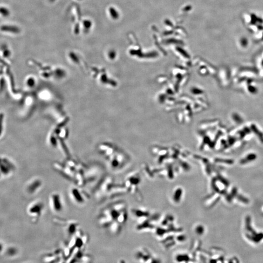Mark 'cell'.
Here are the masks:
<instances>
[{"instance_id":"6da1fadb","label":"cell","mask_w":263,"mask_h":263,"mask_svg":"<svg viewBox=\"0 0 263 263\" xmlns=\"http://www.w3.org/2000/svg\"><path fill=\"white\" fill-rule=\"evenodd\" d=\"M123 203H116L104 208L98 217V222L101 227L108 228L112 233L119 231L120 224L126 221L127 215Z\"/></svg>"},{"instance_id":"7a4b0ae2","label":"cell","mask_w":263,"mask_h":263,"mask_svg":"<svg viewBox=\"0 0 263 263\" xmlns=\"http://www.w3.org/2000/svg\"><path fill=\"white\" fill-rule=\"evenodd\" d=\"M49 206L51 211L54 214H59L64 209L62 197L57 192H53L49 197Z\"/></svg>"},{"instance_id":"3957f363","label":"cell","mask_w":263,"mask_h":263,"mask_svg":"<svg viewBox=\"0 0 263 263\" xmlns=\"http://www.w3.org/2000/svg\"><path fill=\"white\" fill-rule=\"evenodd\" d=\"M69 195L72 201L78 205H84L88 200L87 195L77 187H71L69 191Z\"/></svg>"},{"instance_id":"277c9868","label":"cell","mask_w":263,"mask_h":263,"mask_svg":"<svg viewBox=\"0 0 263 263\" xmlns=\"http://www.w3.org/2000/svg\"><path fill=\"white\" fill-rule=\"evenodd\" d=\"M44 208L45 206L42 201H36L30 207L29 209V213L31 216L34 218L39 219L42 214Z\"/></svg>"}]
</instances>
